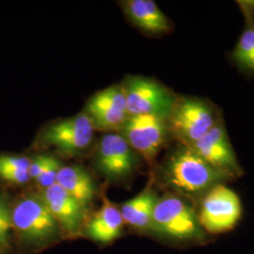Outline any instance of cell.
<instances>
[{"instance_id": "6da1fadb", "label": "cell", "mask_w": 254, "mask_h": 254, "mask_svg": "<svg viewBox=\"0 0 254 254\" xmlns=\"http://www.w3.org/2000/svg\"><path fill=\"white\" fill-rule=\"evenodd\" d=\"M160 177L173 194L190 200L195 206L211 189L235 179L212 167L190 147L185 145L168 157Z\"/></svg>"}, {"instance_id": "7a4b0ae2", "label": "cell", "mask_w": 254, "mask_h": 254, "mask_svg": "<svg viewBox=\"0 0 254 254\" xmlns=\"http://www.w3.org/2000/svg\"><path fill=\"white\" fill-rule=\"evenodd\" d=\"M151 231L173 241L192 245H205L210 238L200 226L194 203L173 193L158 198Z\"/></svg>"}, {"instance_id": "3957f363", "label": "cell", "mask_w": 254, "mask_h": 254, "mask_svg": "<svg viewBox=\"0 0 254 254\" xmlns=\"http://www.w3.org/2000/svg\"><path fill=\"white\" fill-rule=\"evenodd\" d=\"M13 236L25 247H39L56 239L61 228L40 194H27L12 202Z\"/></svg>"}, {"instance_id": "277c9868", "label": "cell", "mask_w": 254, "mask_h": 254, "mask_svg": "<svg viewBox=\"0 0 254 254\" xmlns=\"http://www.w3.org/2000/svg\"><path fill=\"white\" fill-rule=\"evenodd\" d=\"M220 121L218 111L208 101L181 97L176 98L167 125L182 145L190 146Z\"/></svg>"}, {"instance_id": "5b68a950", "label": "cell", "mask_w": 254, "mask_h": 254, "mask_svg": "<svg viewBox=\"0 0 254 254\" xmlns=\"http://www.w3.org/2000/svg\"><path fill=\"white\" fill-rule=\"evenodd\" d=\"M200 226L208 235L227 233L236 227L242 216L241 200L226 184L205 193L196 203Z\"/></svg>"}, {"instance_id": "8992f818", "label": "cell", "mask_w": 254, "mask_h": 254, "mask_svg": "<svg viewBox=\"0 0 254 254\" xmlns=\"http://www.w3.org/2000/svg\"><path fill=\"white\" fill-rule=\"evenodd\" d=\"M128 117L155 115L167 119L176 98L162 84L144 76H132L124 87Z\"/></svg>"}, {"instance_id": "52a82bcc", "label": "cell", "mask_w": 254, "mask_h": 254, "mask_svg": "<svg viewBox=\"0 0 254 254\" xmlns=\"http://www.w3.org/2000/svg\"><path fill=\"white\" fill-rule=\"evenodd\" d=\"M127 143L147 162L152 163L164 145L168 125L167 119L155 115L128 117L121 128Z\"/></svg>"}, {"instance_id": "ba28073f", "label": "cell", "mask_w": 254, "mask_h": 254, "mask_svg": "<svg viewBox=\"0 0 254 254\" xmlns=\"http://www.w3.org/2000/svg\"><path fill=\"white\" fill-rule=\"evenodd\" d=\"M189 147L212 167L228 173L235 179L239 178L244 173L231 144L222 120Z\"/></svg>"}, {"instance_id": "9c48e42d", "label": "cell", "mask_w": 254, "mask_h": 254, "mask_svg": "<svg viewBox=\"0 0 254 254\" xmlns=\"http://www.w3.org/2000/svg\"><path fill=\"white\" fill-rule=\"evenodd\" d=\"M93 125L87 114H79L49 126L43 133V141L67 155L79 154L91 144Z\"/></svg>"}, {"instance_id": "30bf717a", "label": "cell", "mask_w": 254, "mask_h": 254, "mask_svg": "<svg viewBox=\"0 0 254 254\" xmlns=\"http://www.w3.org/2000/svg\"><path fill=\"white\" fill-rule=\"evenodd\" d=\"M93 127L103 130L122 128L127 114V98L124 87L112 86L97 92L87 106V113Z\"/></svg>"}, {"instance_id": "8fae6325", "label": "cell", "mask_w": 254, "mask_h": 254, "mask_svg": "<svg viewBox=\"0 0 254 254\" xmlns=\"http://www.w3.org/2000/svg\"><path fill=\"white\" fill-rule=\"evenodd\" d=\"M97 165L109 178H125L136 169V154L122 135L108 134L98 146Z\"/></svg>"}, {"instance_id": "7c38bea8", "label": "cell", "mask_w": 254, "mask_h": 254, "mask_svg": "<svg viewBox=\"0 0 254 254\" xmlns=\"http://www.w3.org/2000/svg\"><path fill=\"white\" fill-rule=\"evenodd\" d=\"M40 196L61 230L69 236L75 235L81 226L86 207L58 184L44 190Z\"/></svg>"}, {"instance_id": "4fadbf2b", "label": "cell", "mask_w": 254, "mask_h": 254, "mask_svg": "<svg viewBox=\"0 0 254 254\" xmlns=\"http://www.w3.org/2000/svg\"><path fill=\"white\" fill-rule=\"evenodd\" d=\"M126 12L132 23L149 34H163L172 29V23L152 0H129Z\"/></svg>"}, {"instance_id": "5bb4252c", "label": "cell", "mask_w": 254, "mask_h": 254, "mask_svg": "<svg viewBox=\"0 0 254 254\" xmlns=\"http://www.w3.org/2000/svg\"><path fill=\"white\" fill-rule=\"evenodd\" d=\"M158 195L151 185L136 197L126 201L120 208L124 222L136 230L146 231L152 227L154 207Z\"/></svg>"}, {"instance_id": "9a60e30c", "label": "cell", "mask_w": 254, "mask_h": 254, "mask_svg": "<svg viewBox=\"0 0 254 254\" xmlns=\"http://www.w3.org/2000/svg\"><path fill=\"white\" fill-rule=\"evenodd\" d=\"M124 223L120 208L106 199L100 210L90 220L86 232L94 241L109 243L121 236Z\"/></svg>"}, {"instance_id": "2e32d148", "label": "cell", "mask_w": 254, "mask_h": 254, "mask_svg": "<svg viewBox=\"0 0 254 254\" xmlns=\"http://www.w3.org/2000/svg\"><path fill=\"white\" fill-rule=\"evenodd\" d=\"M56 184L78 200L84 207L89 205L95 195V185L91 175L78 166L62 167Z\"/></svg>"}, {"instance_id": "e0dca14e", "label": "cell", "mask_w": 254, "mask_h": 254, "mask_svg": "<svg viewBox=\"0 0 254 254\" xmlns=\"http://www.w3.org/2000/svg\"><path fill=\"white\" fill-rule=\"evenodd\" d=\"M30 158L16 154H0V181L22 186L30 181Z\"/></svg>"}, {"instance_id": "ac0fdd59", "label": "cell", "mask_w": 254, "mask_h": 254, "mask_svg": "<svg viewBox=\"0 0 254 254\" xmlns=\"http://www.w3.org/2000/svg\"><path fill=\"white\" fill-rule=\"evenodd\" d=\"M232 60L241 70L254 73V23L246 25L232 53Z\"/></svg>"}, {"instance_id": "d6986e66", "label": "cell", "mask_w": 254, "mask_h": 254, "mask_svg": "<svg viewBox=\"0 0 254 254\" xmlns=\"http://www.w3.org/2000/svg\"><path fill=\"white\" fill-rule=\"evenodd\" d=\"M12 202L8 195L0 190V254H10L13 236L11 219Z\"/></svg>"}, {"instance_id": "ffe728a7", "label": "cell", "mask_w": 254, "mask_h": 254, "mask_svg": "<svg viewBox=\"0 0 254 254\" xmlns=\"http://www.w3.org/2000/svg\"><path fill=\"white\" fill-rule=\"evenodd\" d=\"M61 168H62V166H61L60 161L57 158H55L54 156L49 155L46 168L44 169V171L35 180L37 185L43 190L52 187L56 184L57 176H58V173L60 172Z\"/></svg>"}, {"instance_id": "44dd1931", "label": "cell", "mask_w": 254, "mask_h": 254, "mask_svg": "<svg viewBox=\"0 0 254 254\" xmlns=\"http://www.w3.org/2000/svg\"><path fill=\"white\" fill-rule=\"evenodd\" d=\"M49 155H37L33 159H30V165L28 169V173L31 180H36L39 175L44 171L46 168V163L48 161Z\"/></svg>"}, {"instance_id": "7402d4cb", "label": "cell", "mask_w": 254, "mask_h": 254, "mask_svg": "<svg viewBox=\"0 0 254 254\" xmlns=\"http://www.w3.org/2000/svg\"><path fill=\"white\" fill-rule=\"evenodd\" d=\"M238 6L244 13L246 23H254V1H239Z\"/></svg>"}]
</instances>
